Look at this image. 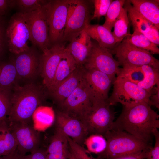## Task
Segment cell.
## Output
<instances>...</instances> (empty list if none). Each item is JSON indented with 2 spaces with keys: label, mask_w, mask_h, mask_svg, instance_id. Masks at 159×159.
<instances>
[{
  "label": "cell",
  "mask_w": 159,
  "mask_h": 159,
  "mask_svg": "<svg viewBox=\"0 0 159 159\" xmlns=\"http://www.w3.org/2000/svg\"><path fill=\"white\" fill-rule=\"evenodd\" d=\"M16 56L13 62L18 79H32L40 74L41 56L34 49L31 48Z\"/></svg>",
  "instance_id": "cell-16"
},
{
  "label": "cell",
  "mask_w": 159,
  "mask_h": 159,
  "mask_svg": "<svg viewBox=\"0 0 159 159\" xmlns=\"http://www.w3.org/2000/svg\"><path fill=\"white\" fill-rule=\"evenodd\" d=\"M77 67L76 61L66 48L56 69L52 85L48 92L68 77Z\"/></svg>",
  "instance_id": "cell-24"
},
{
  "label": "cell",
  "mask_w": 159,
  "mask_h": 159,
  "mask_svg": "<svg viewBox=\"0 0 159 159\" xmlns=\"http://www.w3.org/2000/svg\"><path fill=\"white\" fill-rule=\"evenodd\" d=\"M55 113L51 107L41 106L34 113L32 119L39 122L40 128L45 130L50 126L55 120Z\"/></svg>",
  "instance_id": "cell-29"
},
{
  "label": "cell",
  "mask_w": 159,
  "mask_h": 159,
  "mask_svg": "<svg viewBox=\"0 0 159 159\" xmlns=\"http://www.w3.org/2000/svg\"><path fill=\"white\" fill-rule=\"evenodd\" d=\"M154 86L151 90L149 104L150 106L153 105L159 108V83Z\"/></svg>",
  "instance_id": "cell-40"
},
{
  "label": "cell",
  "mask_w": 159,
  "mask_h": 159,
  "mask_svg": "<svg viewBox=\"0 0 159 159\" xmlns=\"http://www.w3.org/2000/svg\"><path fill=\"white\" fill-rule=\"evenodd\" d=\"M11 107V92L0 89V122L7 119Z\"/></svg>",
  "instance_id": "cell-35"
},
{
  "label": "cell",
  "mask_w": 159,
  "mask_h": 159,
  "mask_svg": "<svg viewBox=\"0 0 159 159\" xmlns=\"http://www.w3.org/2000/svg\"><path fill=\"white\" fill-rule=\"evenodd\" d=\"M140 67L144 72L145 77L143 80L137 85L140 87L151 92L153 87L159 83V70L148 65H143Z\"/></svg>",
  "instance_id": "cell-31"
},
{
  "label": "cell",
  "mask_w": 159,
  "mask_h": 159,
  "mask_svg": "<svg viewBox=\"0 0 159 159\" xmlns=\"http://www.w3.org/2000/svg\"><path fill=\"white\" fill-rule=\"evenodd\" d=\"M91 18L87 1L70 0L63 42H70L75 35L83 30L90 24Z\"/></svg>",
  "instance_id": "cell-10"
},
{
  "label": "cell",
  "mask_w": 159,
  "mask_h": 159,
  "mask_svg": "<svg viewBox=\"0 0 159 159\" xmlns=\"http://www.w3.org/2000/svg\"><path fill=\"white\" fill-rule=\"evenodd\" d=\"M14 90L8 122L32 124L33 114L44 100L47 89L44 86L31 82L23 86L16 84Z\"/></svg>",
  "instance_id": "cell-2"
},
{
  "label": "cell",
  "mask_w": 159,
  "mask_h": 159,
  "mask_svg": "<svg viewBox=\"0 0 159 159\" xmlns=\"http://www.w3.org/2000/svg\"><path fill=\"white\" fill-rule=\"evenodd\" d=\"M66 47L76 61L78 67H83L90 54L92 42L88 34L83 30L75 35Z\"/></svg>",
  "instance_id": "cell-20"
},
{
  "label": "cell",
  "mask_w": 159,
  "mask_h": 159,
  "mask_svg": "<svg viewBox=\"0 0 159 159\" xmlns=\"http://www.w3.org/2000/svg\"><path fill=\"white\" fill-rule=\"evenodd\" d=\"M95 100L83 77L77 87L59 107V110L81 121L90 110Z\"/></svg>",
  "instance_id": "cell-8"
},
{
  "label": "cell",
  "mask_w": 159,
  "mask_h": 159,
  "mask_svg": "<svg viewBox=\"0 0 159 159\" xmlns=\"http://www.w3.org/2000/svg\"><path fill=\"white\" fill-rule=\"evenodd\" d=\"M123 7L127 12L129 20L134 30L139 32L157 46H159V29L138 13L133 7L129 0H125Z\"/></svg>",
  "instance_id": "cell-17"
},
{
  "label": "cell",
  "mask_w": 159,
  "mask_h": 159,
  "mask_svg": "<svg viewBox=\"0 0 159 159\" xmlns=\"http://www.w3.org/2000/svg\"><path fill=\"white\" fill-rule=\"evenodd\" d=\"M47 154L46 150L39 148L29 155L21 156L20 159H46Z\"/></svg>",
  "instance_id": "cell-41"
},
{
  "label": "cell",
  "mask_w": 159,
  "mask_h": 159,
  "mask_svg": "<svg viewBox=\"0 0 159 159\" xmlns=\"http://www.w3.org/2000/svg\"><path fill=\"white\" fill-rule=\"evenodd\" d=\"M107 145L101 159H108L140 152L150 148V143L123 131L111 130L105 135Z\"/></svg>",
  "instance_id": "cell-3"
},
{
  "label": "cell",
  "mask_w": 159,
  "mask_h": 159,
  "mask_svg": "<svg viewBox=\"0 0 159 159\" xmlns=\"http://www.w3.org/2000/svg\"><path fill=\"white\" fill-rule=\"evenodd\" d=\"M126 37L131 44L137 48L148 51L152 54H159L158 47L148 38L137 31L134 30L132 34Z\"/></svg>",
  "instance_id": "cell-28"
},
{
  "label": "cell",
  "mask_w": 159,
  "mask_h": 159,
  "mask_svg": "<svg viewBox=\"0 0 159 159\" xmlns=\"http://www.w3.org/2000/svg\"><path fill=\"white\" fill-rule=\"evenodd\" d=\"M111 50L100 46L92 42L90 54L84 66L86 69H94L100 71L108 76L113 82L115 75L120 69L118 62L113 57Z\"/></svg>",
  "instance_id": "cell-11"
},
{
  "label": "cell",
  "mask_w": 159,
  "mask_h": 159,
  "mask_svg": "<svg viewBox=\"0 0 159 159\" xmlns=\"http://www.w3.org/2000/svg\"><path fill=\"white\" fill-rule=\"evenodd\" d=\"M55 126L78 145L83 146L89 135L87 128L80 119L71 116L59 110L55 114Z\"/></svg>",
  "instance_id": "cell-15"
},
{
  "label": "cell",
  "mask_w": 159,
  "mask_h": 159,
  "mask_svg": "<svg viewBox=\"0 0 159 159\" xmlns=\"http://www.w3.org/2000/svg\"><path fill=\"white\" fill-rule=\"evenodd\" d=\"M89 152L100 155L105 151L107 141L102 135L93 134L89 135L85 139L84 144Z\"/></svg>",
  "instance_id": "cell-30"
},
{
  "label": "cell",
  "mask_w": 159,
  "mask_h": 159,
  "mask_svg": "<svg viewBox=\"0 0 159 159\" xmlns=\"http://www.w3.org/2000/svg\"><path fill=\"white\" fill-rule=\"evenodd\" d=\"M17 144L6 119L0 122V157L15 151Z\"/></svg>",
  "instance_id": "cell-25"
},
{
  "label": "cell",
  "mask_w": 159,
  "mask_h": 159,
  "mask_svg": "<svg viewBox=\"0 0 159 159\" xmlns=\"http://www.w3.org/2000/svg\"><path fill=\"white\" fill-rule=\"evenodd\" d=\"M85 71L84 67L78 66L68 77L48 92L59 107L78 86L83 78Z\"/></svg>",
  "instance_id": "cell-19"
},
{
  "label": "cell",
  "mask_w": 159,
  "mask_h": 159,
  "mask_svg": "<svg viewBox=\"0 0 159 159\" xmlns=\"http://www.w3.org/2000/svg\"><path fill=\"white\" fill-rule=\"evenodd\" d=\"M83 77L96 100H108V92L113 83L108 76L97 70L85 69Z\"/></svg>",
  "instance_id": "cell-18"
},
{
  "label": "cell",
  "mask_w": 159,
  "mask_h": 159,
  "mask_svg": "<svg viewBox=\"0 0 159 159\" xmlns=\"http://www.w3.org/2000/svg\"><path fill=\"white\" fill-rule=\"evenodd\" d=\"M125 1V0L113 1L110 5L105 16V21L103 25L109 31L111 32Z\"/></svg>",
  "instance_id": "cell-32"
},
{
  "label": "cell",
  "mask_w": 159,
  "mask_h": 159,
  "mask_svg": "<svg viewBox=\"0 0 159 159\" xmlns=\"http://www.w3.org/2000/svg\"><path fill=\"white\" fill-rule=\"evenodd\" d=\"M70 0L47 1L44 4L50 43L63 42Z\"/></svg>",
  "instance_id": "cell-7"
},
{
  "label": "cell",
  "mask_w": 159,
  "mask_h": 159,
  "mask_svg": "<svg viewBox=\"0 0 159 159\" xmlns=\"http://www.w3.org/2000/svg\"><path fill=\"white\" fill-rule=\"evenodd\" d=\"M153 135L155 139V145L149 149L146 159H159V132L158 129L154 130Z\"/></svg>",
  "instance_id": "cell-38"
},
{
  "label": "cell",
  "mask_w": 159,
  "mask_h": 159,
  "mask_svg": "<svg viewBox=\"0 0 159 159\" xmlns=\"http://www.w3.org/2000/svg\"><path fill=\"white\" fill-rule=\"evenodd\" d=\"M20 156L16 149L14 151L7 155L0 157V159H20Z\"/></svg>",
  "instance_id": "cell-43"
},
{
  "label": "cell",
  "mask_w": 159,
  "mask_h": 159,
  "mask_svg": "<svg viewBox=\"0 0 159 159\" xmlns=\"http://www.w3.org/2000/svg\"><path fill=\"white\" fill-rule=\"evenodd\" d=\"M159 116L147 102L123 106L122 112L112 129L123 131L151 143L155 130L159 128Z\"/></svg>",
  "instance_id": "cell-1"
},
{
  "label": "cell",
  "mask_w": 159,
  "mask_h": 159,
  "mask_svg": "<svg viewBox=\"0 0 159 159\" xmlns=\"http://www.w3.org/2000/svg\"><path fill=\"white\" fill-rule=\"evenodd\" d=\"M16 5V0H0V16L5 14L9 8Z\"/></svg>",
  "instance_id": "cell-42"
},
{
  "label": "cell",
  "mask_w": 159,
  "mask_h": 159,
  "mask_svg": "<svg viewBox=\"0 0 159 159\" xmlns=\"http://www.w3.org/2000/svg\"><path fill=\"white\" fill-rule=\"evenodd\" d=\"M113 90L107 101L110 105L120 103L125 106L143 102L149 104L151 92H149L128 80L117 75L113 82Z\"/></svg>",
  "instance_id": "cell-4"
},
{
  "label": "cell",
  "mask_w": 159,
  "mask_h": 159,
  "mask_svg": "<svg viewBox=\"0 0 159 159\" xmlns=\"http://www.w3.org/2000/svg\"><path fill=\"white\" fill-rule=\"evenodd\" d=\"M5 34L12 53L16 55L29 49V43L32 42L26 14L19 11L14 14L9 21Z\"/></svg>",
  "instance_id": "cell-5"
},
{
  "label": "cell",
  "mask_w": 159,
  "mask_h": 159,
  "mask_svg": "<svg viewBox=\"0 0 159 159\" xmlns=\"http://www.w3.org/2000/svg\"><path fill=\"white\" fill-rule=\"evenodd\" d=\"M93 3L94 10L91 20L99 19L102 16H105L109 7L113 0H94L91 1Z\"/></svg>",
  "instance_id": "cell-36"
},
{
  "label": "cell",
  "mask_w": 159,
  "mask_h": 159,
  "mask_svg": "<svg viewBox=\"0 0 159 159\" xmlns=\"http://www.w3.org/2000/svg\"><path fill=\"white\" fill-rule=\"evenodd\" d=\"M18 79L16 70L13 62H0V89L10 92Z\"/></svg>",
  "instance_id": "cell-26"
},
{
  "label": "cell",
  "mask_w": 159,
  "mask_h": 159,
  "mask_svg": "<svg viewBox=\"0 0 159 159\" xmlns=\"http://www.w3.org/2000/svg\"><path fill=\"white\" fill-rule=\"evenodd\" d=\"M129 23L127 12L123 6L115 23L114 31L112 32L117 43L121 42L127 37L131 35L128 32Z\"/></svg>",
  "instance_id": "cell-27"
},
{
  "label": "cell",
  "mask_w": 159,
  "mask_h": 159,
  "mask_svg": "<svg viewBox=\"0 0 159 159\" xmlns=\"http://www.w3.org/2000/svg\"><path fill=\"white\" fill-rule=\"evenodd\" d=\"M111 50L123 67L146 65L159 70L158 59L149 52L131 44L126 37Z\"/></svg>",
  "instance_id": "cell-9"
},
{
  "label": "cell",
  "mask_w": 159,
  "mask_h": 159,
  "mask_svg": "<svg viewBox=\"0 0 159 159\" xmlns=\"http://www.w3.org/2000/svg\"><path fill=\"white\" fill-rule=\"evenodd\" d=\"M123 76L131 82L136 84L142 82L144 79L145 74L140 66H128L120 69L117 75Z\"/></svg>",
  "instance_id": "cell-33"
},
{
  "label": "cell",
  "mask_w": 159,
  "mask_h": 159,
  "mask_svg": "<svg viewBox=\"0 0 159 159\" xmlns=\"http://www.w3.org/2000/svg\"><path fill=\"white\" fill-rule=\"evenodd\" d=\"M47 1L41 0H16V5L19 9V12L27 14L41 8Z\"/></svg>",
  "instance_id": "cell-34"
},
{
  "label": "cell",
  "mask_w": 159,
  "mask_h": 159,
  "mask_svg": "<svg viewBox=\"0 0 159 159\" xmlns=\"http://www.w3.org/2000/svg\"><path fill=\"white\" fill-rule=\"evenodd\" d=\"M8 123L16 140V149L20 156L25 155L28 152L33 153L39 148L40 133L32 124L20 122Z\"/></svg>",
  "instance_id": "cell-12"
},
{
  "label": "cell",
  "mask_w": 159,
  "mask_h": 159,
  "mask_svg": "<svg viewBox=\"0 0 159 159\" xmlns=\"http://www.w3.org/2000/svg\"><path fill=\"white\" fill-rule=\"evenodd\" d=\"M4 29L3 26L0 22V54H1L4 47Z\"/></svg>",
  "instance_id": "cell-44"
},
{
  "label": "cell",
  "mask_w": 159,
  "mask_h": 159,
  "mask_svg": "<svg viewBox=\"0 0 159 159\" xmlns=\"http://www.w3.org/2000/svg\"><path fill=\"white\" fill-rule=\"evenodd\" d=\"M70 152L71 154L70 156L68 159H77L71 151Z\"/></svg>",
  "instance_id": "cell-45"
},
{
  "label": "cell",
  "mask_w": 159,
  "mask_h": 159,
  "mask_svg": "<svg viewBox=\"0 0 159 159\" xmlns=\"http://www.w3.org/2000/svg\"><path fill=\"white\" fill-rule=\"evenodd\" d=\"M54 44L48 51L41 55L40 74L44 86L48 91L53 83L56 69L66 50L64 44Z\"/></svg>",
  "instance_id": "cell-14"
},
{
  "label": "cell",
  "mask_w": 159,
  "mask_h": 159,
  "mask_svg": "<svg viewBox=\"0 0 159 159\" xmlns=\"http://www.w3.org/2000/svg\"><path fill=\"white\" fill-rule=\"evenodd\" d=\"M44 4L38 9L26 14L32 43L39 47L42 51L43 53L48 51L50 43L49 28Z\"/></svg>",
  "instance_id": "cell-13"
},
{
  "label": "cell",
  "mask_w": 159,
  "mask_h": 159,
  "mask_svg": "<svg viewBox=\"0 0 159 159\" xmlns=\"http://www.w3.org/2000/svg\"><path fill=\"white\" fill-rule=\"evenodd\" d=\"M138 153L120 156L107 159H147L148 151L151 148Z\"/></svg>",
  "instance_id": "cell-39"
},
{
  "label": "cell",
  "mask_w": 159,
  "mask_h": 159,
  "mask_svg": "<svg viewBox=\"0 0 159 159\" xmlns=\"http://www.w3.org/2000/svg\"><path fill=\"white\" fill-rule=\"evenodd\" d=\"M83 30L101 47L112 50L118 44L112 32L103 25L90 24Z\"/></svg>",
  "instance_id": "cell-23"
},
{
  "label": "cell",
  "mask_w": 159,
  "mask_h": 159,
  "mask_svg": "<svg viewBox=\"0 0 159 159\" xmlns=\"http://www.w3.org/2000/svg\"><path fill=\"white\" fill-rule=\"evenodd\" d=\"M134 8L159 29V1L156 0H130Z\"/></svg>",
  "instance_id": "cell-22"
},
{
  "label": "cell",
  "mask_w": 159,
  "mask_h": 159,
  "mask_svg": "<svg viewBox=\"0 0 159 159\" xmlns=\"http://www.w3.org/2000/svg\"><path fill=\"white\" fill-rule=\"evenodd\" d=\"M46 151V159H68L71 154L68 137L55 128Z\"/></svg>",
  "instance_id": "cell-21"
},
{
  "label": "cell",
  "mask_w": 159,
  "mask_h": 159,
  "mask_svg": "<svg viewBox=\"0 0 159 159\" xmlns=\"http://www.w3.org/2000/svg\"><path fill=\"white\" fill-rule=\"evenodd\" d=\"M107 100H95L90 110L81 121L89 135L97 134L104 137L112 129L115 115Z\"/></svg>",
  "instance_id": "cell-6"
},
{
  "label": "cell",
  "mask_w": 159,
  "mask_h": 159,
  "mask_svg": "<svg viewBox=\"0 0 159 159\" xmlns=\"http://www.w3.org/2000/svg\"><path fill=\"white\" fill-rule=\"evenodd\" d=\"M70 151L77 159H101L97 157L96 158L88 155L84 147L73 141L68 137Z\"/></svg>",
  "instance_id": "cell-37"
}]
</instances>
